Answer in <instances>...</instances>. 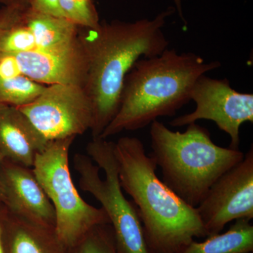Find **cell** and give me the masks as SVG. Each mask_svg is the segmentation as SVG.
<instances>
[{"instance_id":"23","label":"cell","mask_w":253,"mask_h":253,"mask_svg":"<svg viewBox=\"0 0 253 253\" xmlns=\"http://www.w3.org/2000/svg\"><path fill=\"white\" fill-rule=\"evenodd\" d=\"M253 253V252H251V253Z\"/></svg>"},{"instance_id":"4","label":"cell","mask_w":253,"mask_h":253,"mask_svg":"<svg viewBox=\"0 0 253 253\" xmlns=\"http://www.w3.org/2000/svg\"><path fill=\"white\" fill-rule=\"evenodd\" d=\"M150 156L161 168L163 181L186 204L196 208L224 173L244 159L240 150L214 144L206 128L191 123L184 132L156 120L150 127Z\"/></svg>"},{"instance_id":"8","label":"cell","mask_w":253,"mask_h":253,"mask_svg":"<svg viewBox=\"0 0 253 253\" xmlns=\"http://www.w3.org/2000/svg\"><path fill=\"white\" fill-rule=\"evenodd\" d=\"M191 100L196 103V109L174 118L169 125L182 126L200 120L212 121L230 136L229 148L239 150L241 126L246 122L253 123V94L236 91L227 79L203 75L193 86Z\"/></svg>"},{"instance_id":"19","label":"cell","mask_w":253,"mask_h":253,"mask_svg":"<svg viewBox=\"0 0 253 253\" xmlns=\"http://www.w3.org/2000/svg\"><path fill=\"white\" fill-rule=\"evenodd\" d=\"M7 213V209L4 205L0 202V253H6L4 236Z\"/></svg>"},{"instance_id":"12","label":"cell","mask_w":253,"mask_h":253,"mask_svg":"<svg viewBox=\"0 0 253 253\" xmlns=\"http://www.w3.org/2000/svg\"><path fill=\"white\" fill-rule=\"evenodd\" d=\"M6 253H73L54 229L26 220L8 211L5 226Z\"/></svg>"},{"instance_id":"9","label":"cell","mask_w":253,"mask_h":253,"mask_svg":"<svg viewBox=\"0 0 253 253\" xmlns=\"http://www.w3.org/2000/svg\"><path fill=\"white\" fill-rule=\"evenodd\" d=\"M196 209L208 236L219 234L231 221L253 219V146L212 184Z\"/></svg>"},{"instance_id":"1","label":"cell","mask_w":253,"mask_h":253,"mask_svg":"<svg viewBox=\"0 0 253 253\" xmlns=\"http://www.w3.org/2000/svg\"><path fill=\"white\" fill-rule=\"evenodd\" d=\"M174 11L168 8L152 20L102 21L96 28L80 27L87 66L83 88L94 111L92 138L100 137L117 113L125 78L134 63L141 56L154 57L168 49L163 28Z\"/></svg>"},{"instance_id":"7","label":"cell","mask_w":253,"mask_h":253,"mask_svg":"<svg viewBox=\"0 0 253 253\" xmlns=\"http://www.w3.org/2000/svg\"><path fill=\"white\" fill-rule=\"evenodd\" d=\"M18 108L47 141L82 135L94 122L90 99L76 84L46 85L36 99Z\"/></svg>"},{"instance_id":"18","label":"cell","mask_w":253,"mask_h":253,"mask_svg":"<svg viewBox=\"0 0 253 253\" xmlns=\"http://www.w3.org/2000/svg\"><path fill=\"white\" fill-rule=\"evenodd\" d=\"M27 6H9L0 8V31L11 20L15 17L24 8Z\"/></svg>"},{"instance_id":"20","label":"cell","mask_w":253,"mask_h":253,"mask_svg":"<svg viewBox=\"0 0 253 253\" xmlns=\"http://www.w3.org/2000/svg\"><path fill=\"white\" fill-rule=\"evenodd\" d=\"M31 0H0L2 6H29Z\"/></svg>"},{"instance_id":"5","label":"cell","mask_w":253,"mask_h":253,"mask_svg":"<svg viewBox=\"0 0 253 253\" xmlns=\"http://www.w3.org/2000/svg\"><path fill=\"white\" fill-rule=\"evenodd\" d=\"M85 155L77 154L73 166L80 187L94 196L109 217L119 253H154L150 249L134 203L125 196L118 176L114 142L92 138Z\"/></svg>"},{"instance_id":"10","label":"cell","mask_w":253,"mask_h":253,"mask_svg":"<svg viewBox=\"0 0 253 253\" xmlns=\"http://www.w3.org/2000/svg\"><path fill=\"white\" fill-rule=\"evenodd\" d=\"M1 201L10 213L38 225L55 229L54 206L33 168L4 160L0 166Z\"/></svg>"},{"instance_id":"15","label":"cell","mask_w":253,"mask_h":253,"mask_svg":"<svg viewBox=\"0 0 253 253\" xmlns=\"http://www.w3.org/2000/svg\"><path fill=\"white\" fill-rule=\"evenodd\" d=\"M73 253H119L111 224L94 226L73 248Z\"/></svg>"},{"instance_id":"13","label":"cell","mask_w":253,"mask_h":253,"mask_svg":"<svg viewBox=\"0 0 253 253\" xmlns=\"http://www.w3.org/2000/svg\"><path fill=\"white\" fill-rule=\"evenodd\" d=\"M253 252V225L247 219H236L226 232L191 241L175 253H246Z\"/></svg>"},{"instance_id":"22","label":"cell","mask_w":253,"mask_h":253,"mask_svg":"<svg viewBox=\"0 0 253 253\" xmlns=\"http://www.w3.org/2000/svg\"><path fill=\"white\" fill-rule=\"evenodd\" d=\"M4 158H3V156H1V154H0V166H1V163L4 161ZM1 201V183H0V202Z\"/></svg>"},{"instance_id":"16","label":"cell","mask_w":253,"mask_h":253,"mask_svg":"<svg viewBox=\"0 0 253 253\" xmlns=\"http://www.w3.org/2000/svg\"><path fill=\"white\" fill-rule=\"evenodd\" d=\"M58 4L63 17L79 27L99 26V14L93 0H58Z\"/></svg>"},{"instance_id":"14","label":"cell","mask_w":253,"mask_h":253,"mask_svg":"<svg viewBox=\"0 0 253 253\" xmlns=\"http://www.w3.org/2000/svg\"><path fill=\"white\" fill-rule=\"evenodd\" d=\"M46 86L23 74L0 78V104L25 106L36 99Z\"/></svg>"},{"instance_id":"11","label":"cell","mask_w":253,"mask_h":253,"mask_svg":"<svg viewBox=\"0 0 253 253\" xmlns=\"http://www.w3.org/2000/svg\"><path fill=\"white\" fill-rule=\"evenodd\" d=\"M48 141L18 107L0 104V154L5 160L32 168Z\"/></svg>"},{"instance_id":"6","label":"cell","mask_w":253,"mask_h":253,"mask_svg":"<svg viewBox=\"0 0 253 253\" xmlns=\"http://www.w3.org/2000/svg\"><path fill=\"white\" fill-rule=\"evenodd\" d=\"M76 137L49 141L37 154L33 170L54 206L55 232L63 244L73 249L94 226L110 224L102 208L82 199L70 171L69 151Z\"/></svg>"},{"instance_id":"17","label":"cell","mask_w":253,"mask_h":253,"mask_svg":"<svg viewBox=\"0 0 253 253\" xmlns=\"http://www.w3.org/2000/svg\"><path fill=\"white\" fill-rule=\"evenodd\" d=\"M30 7L44 14L63 17L58 4V0H31Z\"/></svg>"},{"instance_id":"2","label":"cell","mask_w":253,"mask_h":253,"mask_svg":"<svg viewBox=\"0 0 253 253\" xmlns=\"http://www.w3.org/2000/svg\"><path fill=\"white\" fill-rule=\"evenodd\" d=\"M121 187L135 205L145 236L154 253H175L208 234L196 208L183 201L156 174L157 166L140 139L114 142Z\"/></svg>"},{"instance_id":"3","label":"cell","mask_w":253,"mask_h":253,"mask_svg":"<svg viewBox=\"0 0 253 253\" xmlns=\"http://www.w3.org/2000/svg\"><path fill=\"white\" fill-rule=\"evenodd\" d=\"M220 66L219 61L206 62L194 53L168 48L158 56L138 60L125 78L118 112L99 138L139 130L158 118L174 116L191 101L196 81Z\"/></svg>"},{"instance_id":"21","label":"cell","mask_w":253,"mask_h":253,"mask_svg":"<svg viewBox=\"0 0 253 253\" xmlns=\"http://www.w3.org/2000/svg\"><path fill=\"white\" fill-rule=\"evenodd\" d=\"M174 3H175L176 7H177L178 12H179V16H180L183 21L185 23V20H184V17H183L182 11H181V0H174Z\"/></svg>"}]
</instances>
